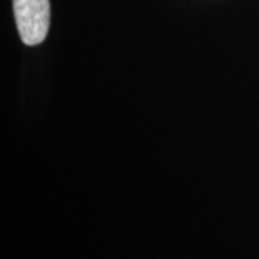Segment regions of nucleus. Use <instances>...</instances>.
Here are the masks:
<instances>
[{
  "instance_id": "obj_1",
  "label": "nucleus",
  "mask_w": 259,
  "mask_h": 259,
  "mask_svg": "<svg viewBox=\"0 0 259 259\" xmlns=\"http://www.w3.org/2000/svg\"><path fill=\"white\" fill-rule=\"evenodd\" d=\"M13 12L22 42L29 47L42 44L51 25L49 0H13Z\"/></svg>"
}]
</instances>
